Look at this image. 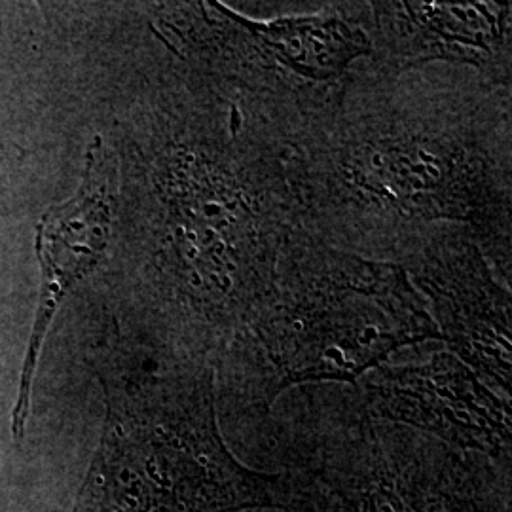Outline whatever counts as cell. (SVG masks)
Wrapping results in <instances>:
<instances>
[{
	"label": "cell",
	"mask_w": 512,
	"mask_h": 512,
	"mask_svg": "<svg viewBox=\"0 0 512 512\" xmlns=\"http://www.w3.org/2000/svg\"><path fill=\"white\" fill-rule=\"evenodd\" d=\"M287 165L300 226L332 247L399 262L439 226H461L511 281V90L484 76L357 73Z\"/></svg>",
	"instance_id": "obj_1"
},
{
	"label": "cell",
	"mask_w": 512,
	"mask_h": 512,
	"mask_svg": "<svg viewBox=\"0 0 512 512\" xmlns=\"http://www.w3.org/2000/svg\"><path fill=\"white\" fill-rule=\"evenodd\" d=\"M183 69L148 158L150 230L179 348L217 366L272 291L300 219L285 143Z\"/></svg>",
	"instance_id": "obj_2"
},
{
	"label": "cell",
	"mask_w": 512,
	"mask_h": 512,
	"mask_svg": "<svg viewBox=\"0 0 512 512\" xmlns=\"http://www.w3.org/2000/svg\"><path fill=\"white\" fill-rule=\"evenodd\" d=\"M442 340L429 306L401 264L340 251L296 226L275 266L272 291L217 366L247 403L268 412L306 384L357 385L385 359Z\"/></svg>",
	"instance_id": "obj_3"
},
{
	"label": "cell",
	"mask_w": 512,
	"mask_h": 512,
	"mask_svg": "<svg viewBox=\"0 0 512 512\" xmlns=\"http://www.w3.org/2000/svg\"><path fill=\"white\" fill-rule=\"evenodd\" d=\"M215 365L183 357L167 376H105L109 431L90 478L86 512L296 511L283 476L245 467L226 446Z\"/></svg>",
	"instance_id": "obj_4"
},
{
	"label": "cell",
	"mask_w": 512,
	"mask_h": 512,
	"mask_svg": "<svg viewBox=\"0 0 512 512\" xmlns=\"http://www.w3.org/2000/svg\"><path fill=\"white\" fill-rule=\"evenodd\" d=\"M366 2L258 21L219 0L173 4L164 27L184 65L291 150L330 118L368 61Z\"/></svg>",
	"instance_id": "obj_5"
},
{
	"label": "cell",
	"mask_w": 512,
	"mask_h": 512,
	"mask_svg": "<svg viewBox=\"0 0 512 512\" xmlns=\"http://www.w3.org/2000/svg\"><path fill=\"white\" fill-rule=\"evenodd\" d=\"M315 476L340 512H509V480L486 456H461L403 425H380L353 404L308 425Z\"/></svg>",
	"instance_id": "obj_6"
},
{
	"label": "cell",
	"mask_w": 512,
	"mask_h": 512,
	"mask_svg": "<svg viewBox=\"0 0 512 512\" xmlns=\"http://www.w3.org/2000/svg\"><path fill=\"white\" fill-rule=\"evenodd\" d=\"M397 264L427 296L452 355L511 401V293L495 279L473 234L461 226H439Z\"/></svg>",
	"instance_id": "obj_7"
},
{
	"label": "cell",
	"mask_w": 512,
	"mask_h": 512,
	"mask_svg": "<svg viewBox=\"0 0 512 512\" xmlns=\"http://www.w3.org/2000/svg\"><path fill=\"white\" fill-rule=\"evenodd\" d=\"M361 385V399L376 420L486 458H511V401L452 353H435L418 365L378 366Z\"/></svg>",
	"instance_id": "obj_8"
},
{
	"label": "cell",
	"mask_w": 512,
	"mask_h": 512,
	"mask_svg": "<svg viewBox=\"0 0 512 512\" xmlns=\"http://www.w3.org/2000/svg\"><path fill=\"white\" fill-rule=\"evenodd\" d=\"M370 71L384 76L431 63L471 67L511 90V2H366Z\"/></svg>",
	"instance_id": "obj_9"
},
{
	"label": "cell",
	"mask_w": 512,
	"mask_h": 512,
	"mask_svg": "<svg viewBox=\"0 0 512 512\" xmlns=\"http://www.w3.org/2000/svg\"><path fill=\"white\" fill-rule=\"evenodd\" d=\"M118 202V160L103 137L95 135L88 147L78 192L69 202L50 207L38 222L37 255L42 287L35 329L23 365L18 404L14 408V435H18V439L25 431L33 376L55 311L63 296L105 260L116 224Z\"/></svg>",
	"instance_id": "obj_10"
}]
</instances>
